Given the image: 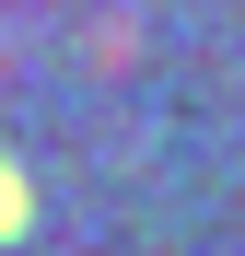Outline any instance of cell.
I'll return each instance as SVG.
<instances>
[{
  "mask_svg": "<svg viewBox=\"0 0 245 256\" xmlns=\"http://www.w3.org/2000/svg\"><path fill=\"white\" fill-rule=\"evenodd\" d=\"M24 222H35V186H24V175H12V163H0V244H12V233H24Z\"/></svg>",
  "mask_w": 245,
  "mask_h": 256,
  "instance_id": "cell-1",
  "label": "cell"
}]
</instances>
